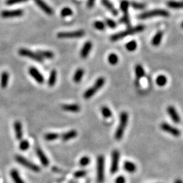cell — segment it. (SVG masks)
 <instances>
[{
    "mask_svg": "<svg viewBox=\"0 0 183 183\" xmlns=\"http://www.w3.org/2000/svg\"><path fill=\"white\" fill-rule=\"evenodd\" d=\"M163 38V32L162 31H158V32L155 34V36L153 37L151 41V43L154 46H158L162 42Z\"/></svg>",
    "mask_w": 183,
    "mask_h": 183,
    "instance_id": "cell-25",
    "label": "cell"
},
{
    "mask_svg": "<svg viewBox=\"0 0 183 183\" xmlns=\"http://www.w3.org/2000/svg\"><path fill=\"white\" fill-rule=\"evenodd\" d=\"M101 112L102 115L104 116V118H109L110 117L112 116V112L111 111V110H110L108 107H103L101 109Z\"/></svg>",
    "mask_w": 183,
    "mask_h": 183,
    "instance_id": "cell-36",
    "label": "cell"
},
{
    "mask_svg": "<svg viewBox=\"0 0 183 183\" xmlns=\"http://www.w3.org/2000/svg\"><path fill=\"white\" fill-rule=\"evenodd\" d=\"M175 183H183V182H182V180H180L179 179V180H176Z\"/></svg>",
    "mask_w": 183,
    "mask_h": 183,
    "instance_id": "cell-47",
    "label": "cell"
},
{
    "mask_svg": "<svg viewBox=\"0 0 183 183\" xmlns=\"http://www.w3.org/2000/svg\"><path fill=\"white\" fill-rule=\"evenodd\" d=\"M168 6L170 8L173 9H181L183 8V1H169L167 3Z\"/></svg>",
    "mask_w": 183,
    "mask_h": 183,
    "instance_id": "cell-28",
    "label": "cell"
},
{
    "mask_svg": "<svg viewBox=\"0 0 183 183\" xmlns=\"http://www.w3.org/2000/svg\"><path fill=\"white\" fill-rule=\"evenodd\" d=\"M36 153L39 159H40L41 164H42L43 166H48L49 165V160L45 155V153H43V151L41 150L40 148L37 147L36 148Z\"/></svg>",
    "mask_w": 183,
    "mask_h": 183,
    "instance_id": "cell-16",
    "label": "cell"
},
{
    "mask_svg": "<svg viewBox=\"0 0 183 183\" xmlns=\"http://www.w3.org/2000/svg\"><path fill=\"white\" fill-rule=\"evenodd\" d=\"M168 113L171 119H172V121L175 122V123H179L180 121V118L179 115L178 114V112L176 110L173 106H169L167 109Z\"/></svg>",
    "mask_w": 183,
    "mask_h": 183,
    "instance_id": "cell-15",
    "label": "cell"
},
{
    "mask_svg": "<svg viewBox=\"0 0 183 183\" xmlns=\"http://www.w3.org/2000/svg\"><path fill=\"white\" fill-rule=\"evenodd\" d=\"M29 73L37 82L39 83V84H42L44 82V78H43V75H41V73L35 67H31L29 68Z\"/></svg>",
    "mask_w": 183,
    "mask_h": 183,
    "instance_id": "cell-11",
    "label": "cell"
},
{
    "mask_svg": "<svg viewBox=\"0 0 183 183\" xmlns=\"http://www.w3.org/2000/svg\"><path fill=\"white\" fill-rule=\"evenodd\" d=\"M181 26H182V27L183 28V22H182V24H181Z\"/></svg>",
    "mask_w": 183,
    "mask_h": 183,
    "instance_id": "cell-48",
    "label": "cell"
},
{
    "mask_svg": "<svg viewBox=\"0 0 183 183\" xmlns=\"http://www.w3.org/2000/svg\"><path fill=\"white\" fill-rule=\"evenodd\" d=\"M85 35L84 31L79 30L71 32H60L57 34V37L60 39H74L81 38Z\"/></svg>",
    "mask_w": 183,
    "mask_h": 183,
    "instance_id": "cell-8",
    "label": "cell"
},
{
    "mask_svg": "<svg viewBox=\"0 0 183 183\" xmlns=\"http://www.w3.org/2000/svg\"><path fill=\"white\" fill-rule=\"evenodd\" d=\"M77 136V132L75 130H71L62 134L61 138L63 141H68L71 139L74 138Z\"/></svg>",
    "mask_w": 183,
    "mask_h": 183,
    "instance_id": "cell-20",
    "label": "cell"
},
{
    "mask_svg": "<svg viewBox=\"0 0 183 183\" xmlns=\"http://www.w3.org/2000/svg\"><path fill=\"white\" fill-rule=\"evenodd\" d=\"M37 54L43 58H46V59H52L54 57V54L52 52L49 50H38Z\"/></svg>",
    "mask_w": 183,
    "mask_h": 183,
    "instance_id": "cell-24",
    "label": "cell"
},
{
    "mask_svg": "<svg viewBox=\"0 0 183 183\" xmlns=\"http://www.w3.org/2000/svg\"><path fill=\"white\" fill-rule=\"evenodd\" d=\"M29 146H30V144H29V141L26 140H22L20 145H19V148L21 151H26L29 148Z\"/></svg>",
    "mask_w": 183,
    "mask_h": 183,
    "instance_id": "cell-37",
    "label": "cell"
},
{
    "mask_svg": "<svg viewBox=\"0 0 183 183\" xmlns=\"http://www.w3.org/2000/svg\"><path fill=\"white\" fill-rule=\"evenodd\" d=\"M105 82V79L103 77H99L98 78L96 82L94 83L93 86L90 87L89 89H87L86 91L84 92V98L85 99H89L90 98L92 97L96 94L97 91L100 90L101 87L103 86Z\"/></svg>",
    "mask_w": 183,
    "mask_h": 183,
    "instance_id": "cell-4",
    "label": "cell"
},
{
    "mask_svg": "<svg viewBox=\"0 0 183 183\" xmlns=\"http://www.w3.org/2000/svg\"><path fill=\"white\" fill-rule=\"evenodd\" d=\"M87 174V171L86 170H79L75 172L74 176L76 179H79V178H82L85 176Z\"/></svg>",
    "mask_w": 183,
    "mask_h": 183,
    "instance_id": "cell-41",
    "label": "cell"
},
{
    "mask_svg": "<svg viewBox=\"0 0 183 183\" xmlns=\"http://www.w3.org/2000/svg\"><path fill=\"white\" fill-rule=\"evenodd\" d=\"M161 128L162 129L163 131L172 134L174 136H179L180 135V132L178 130L177 128H174L168 123H162L161 124Z\"/></svg>",
    "mask_w": 183,
    "mask_h": 183,
    "instance_id": "cell-12",
    "label": "cell"
},
{
    "mask_svg": "<svg viewBox=\"0 0 183 183\" xmlns=\"http://www.w3.org/2000/svg\"><path fill=\"white\" fill-rule=\"evenodd\" d=\"M62 109L64 111L73 112V113H77L80 111V107L77 104H64L62 106Z\"/></svg>",
    "mask_w": 183,
    "mask_h": 183,
    "instance_id": "cell-18",
    "label": "cell"
},
{
    "mask_svg": "<svg viewBox=\"0 0 183 183\" xmlns=\"http://www.w3.org/2000/svg\"><path fill=\"white\" fill-rule=\"evenodd\" d=\"M128 121V115L126 112H122L120 115V120H119V124L118 127V129L115 134V138L116 140H120L121 138L123 137L124 131L126 128L127 123Z\"/></svg>",
    "mask_w": 183,
    "mask_h": 183,
    "instance_id": "cell-2",
    "label": "cell"
},
{
    "mask_svg": "<svg viewBox=\"0 0 183 183\" xmlns=\"http://www.w3.org/2000/svg\"><path fill=\"white\" fill-rule=\"evenodd\" d=\"M136 48H137V43H136V41L134 40L129 41L126 45V50L130 51V52H133V51L136 50Z\"/></svg>",
    "mask_w": 183,
    "mask_h": 183,
    "instance_id": "cell-34",
    "label": "cell"
},
{
    "mask_svg": "<svg viewBox=\"0 0 183 183\" xmlns=\"http://www.w3.org/2000/svg\"><path fill=\"white\" fill-rule=\"evenodd\" d=\"M104 158L102 155H100L97 159V179L99 183H102L104 181Z\"/></svg>",
    "mask_w": 183,
    "mask_h": 183,
    "instance_id": "cell-7",
    "label": "cell"
},
{
    "mask_svg": "<svg viewBox=\"0 0 183 183\" xmlns=\"http://www.w3.org/2000/svg\"><path fill=\"white\" fill-rule=\"evenodd\" d=\"M92 43L91 41H87L85 42L80 52V56L82 58H85L87 57V56L89 55L90 51L92 50Z\"/></svg>",
    "mask_w": 183,
    "mask_h": 183,
    "instance_id": "cell-14",
    "label": "cell"
},
{
    "mask_svg": "<svg viewBox=\"0 0 183 183\" xmlns=\"http://www.w3.org/2000/svg\"><path fill=\"white\" fill-rule=\"evenodd\" d=\"M121 21L122 23H123L124 24H126V25L130 26V18H129L128 14H124L123 16L122 17L121 19Z\"/></svg>",
    "mask_w": 183,
    "mask_h": 183,
    "instance_id": "cell-44",
    "label": "cell"
},
{
    "mask_svg": "<svg viewBox=\"0 0 183 183\" xmlns=\"http://www.w3.org/2000/svg\"><path fill=\"white\" fill-rule=\"evenodd\" d=\"M145 26L140 24V25H137L134 27L128 29L127 30H125L121 32H119L118 33H115L111 36V40L112 41H116L118 40H120L121 39L125 38L126 37L131 35H134V34H136L138 33H141L145 30Z\"/></svg>",
    "mask_w": 183,
    "mask_h": 183,
    "instance_id": "cell-1",
    "label": "cell"
},
{
    "mask_svg": "<svg viewBox=\"0 0 183 183\" xmlns=\"http://www.w3.org/2000/svg\"><path fill=\"white\" fill-rule=\"evenodd\" d=\"M102 4L107 9H108L109 12H111V14L113 16H117L118 14V11L115 8L114 6L110 2L109 0H102Z\"/></svg>",
    "mask_w": 183,
    "mask_h": 183,
    "instance_id": "cell-19",
    "label": "cell"
},
{
    "mask_svg": "<svg viewBox=\"0 0 183 183\" xmlns=\"http://www.w3.org/2000/svg\"><path fill=\"white\" fill-rule=\"evenodd\" d=\"M84 70L82 69V68H79V69H77L76 71H75L74 76L73 77V82L75 83H79L81 82V80L82 79L83 76H84Z\"/></svg>",
    "mask_w": 183,
    "mask_h": 183,
    "instance_id": "cell-26",
    "label": "cell"
},
{
    "mask_svg": "<svg viewBox=\"0 0 183 183\" xmlns=\"http://www.w3.org/2000/svg\"><path fill=\"white\" fill-rule=\"evenodd\" d=\"M33 1L35 2V4L37 5L39 8H41V10L44 12L46 14H47L50 16L54 14L53 10L44 1H43V0H33Z\"/></svg>",
    "mask_w": 183,
    "mask_h": 183,
    "instance_id": "cell-13",
    "label": "cell"
},
{
    "mask_svg": "<svg viewBox=\"0 0 183 183\" xmlns=\"http://www.w3.org/2000/svg\"><path fill=\"white\" fill-rule=\"evenodd\" d=\"M59 134L57 133H47L45 134L44 138L47 141H53L59 138Z\"/></svg>",
    "mask_w": 183,
    "mask_h": 183,
    "instance_id": "cell-33",
    "label": "cell"
},
{
    "mask_svg": "<svg viewBox=\"0 0 183 183\" xmlns=\"http://www.w3.org/2000/svg\"><path fill=\"white\" fill-rule=\"evenodd\" d=\"M14 128L15 131L16 138L18 140H21L23 138V128H22V124L21 121H16L14 123Z\"/></svg>",
    "mask_w": 183,
    "mask_h": 183,
    "instance_id": "cell-17",
    "label": "cell"
},
{
    "mask_svg": "<svg viewBox=\"0 0 183 183\" xmlns=\"http://www.w3.org/2000/svg\"><path fill=\"white\" fill-rule=\"evenodd\" d=\"M24 11L22 9H16L13 10H3L1 12L0 15L4 18H16L21 17L23 15Z\"/></svg>",
    "mask_w": 183,
    "mask_h": 183,
    "instance_id": "cell-9",
    "label": "cell"
},
{
    "mask_svg": "<svg viewBox=\"0 0 183 183\" xmlns=\"http://www.w3.org/2000/svg\"><path fill=\"white\" fill-rule=\"evenodd\" d=\"M124 168H125L126 171H128V172L130 173H133L135 172L136 170V165L134 164V163L128 162V161H127V162L124 163Z\"/></svg>",
    "mask_w": 183,
    "mask_h": 183,
    "instance_id": "cell-29",
    "label": "cell"
},
{
    "mask_svg": "<svg viewBox=\"0 0 183 183\" xmlns=\"http://www.w3.org/2000/svg\"><path fill=\"white\" fill-rule=\"evenodd\" d=\"M93 25L95 29H98V30H100V31L104 30V28H105V24H104V23H102V21L94 22Z\"/></svg>",
    "mask_w": 183,
    "mask_h": 183,
    "instance_id": "cell-38",
    "label": "cell"
},
{
    "mask_svg": "<svg viewBox=\"0 0 183 183\" xmlns=\"http://www.w3.org/2000/svg\"><path fill=\"white\" fill-rule=\"evenodd\" d=\"M10 176L14 183H25L24 180L21 179L18 170L16 169H12L10 171Z\"/></svg>",
    "mask_w": 183,
    "mask_h": 183,
    "instance_id": "cell-22",
    "label": "cell"
},
{
    "mask_svg": "<svg viewBox=\"0 0 183 183\" xmlns=\"http://www.w3.org/2000/svg\"><path fill=\"white\" fill-rule=\"evenodd\" d=\"M95 1H96V0H87V8H92V7L94 6Z\"/></svg>",
    "mask_w": 183,
    "mask_h": 183,
    "instance_id": "cell-46",
    "label": "cell"
},
{
    "mask_svg": "<svg viewBox=\"0 0 183 183\" xmlns=\"http://www.w3.org/2000/svg\"><path fill=\"white\" fill-rule=\"evenodd\" d=\"M15 160L18 163H20L21 165H23V166L25 167L26 168H28V169L33 171V172H40L41 170L40 168L37 165H36L35 164V163L31 162L30 161L26 159V158L23 157V156H21V155H16Z\"/></svg>",
    "mask_w": 183,
    "mask_h": 183,
    "instance_id": "cell-5",
    "label": "cell"
},
{
    "mask_svg": "<svg viewBox=\"0 0 183 183\" xmlns=\"http://www.w3.org/2000/svg\"><path fill=\"white\" fill-rule=\"evenodd\" d=\"M112 159H111V174H115L118 170L119 166V153L118 151L115 150L112 153Z\"/></svg>",
    "mask_w": 183,
    "mask_h": 183,
    "instance_id": "cell-10",
    "label": "cell"
},
{
    "mask_svg": "<svg viewBox=\"0 0 183 183\" xmlns=\"http://www.w3.org/2000/svg\"><path fill=\"white\" fill-rule=\"evenodd\" d=\"M135 74L137 79H140V78L145 76V70H144L143 67L140 65H137L135 67Z\"/></svg>",
    "mask_w": 183,
    "mask_h": 183,
    "instance_id": "cell-27",
    "label": "cell"
},
{
    "mask_svg": "<svg viewBox=\"0 0 183 183\" xmlns=\"http://www.w3.org/2000/svg\"><path fill=\"white\" fill-rule=\"evenodd\" d=\"M90 162V159L88 157H83L79 161V164L82 166H86L87 165H88Z\"/></svg>",
    "mask_w": 183,
    "mask_h": 183,
    "instance_id": "cell-40",
    "label": "cell"
},
{
    "mask_svg": "<svg viewBox=\"0 0 183 183\" xmlns=\"http://www.w3.org/2000/svg\"><path fill=\"white\" fill-rule=\"evenodd\" d=\"M126 180L123 176H119L115 180V183H125Z\"/></svg>",
    "mask_w": 183,
    "mask_h": 183,
    "instance_id": "cell-45",
    "label": "cell"
},
{
    "mask_svg": "<svg viewBox=\"0 0 183 183\" xmlns=\"http://www.w3.org/2000/svg\"><path fill=\"white\" fill-rule=\"evenodd\" d=\"M156 84H157L159 86L163 87L167 84V77L164 76V75H159L156 79Z\"/></svg>",
    "mask_w": 183,
    "mask_h": 183,
    "instance_id": "cell-31",
    "label": "cell"
},
{
    "mask_svg": "<svg viewBox=\"0 0 183 183\" xmlns=\"http://www.w3.org/2000/svg\"><path fill=\"white\" fill-rule=\"evenodd\" d=\"M18 54L19 55L22 56V57L29 58H31V59L37 61V62H42L43 60V58L37 54V53L34 52L33 51L28 50V49H25V48L19 49Z\"/></svg>",
    "mask_w": 183,
    "mask_h": 183,
    "instance_id": "cell-6",
    "label": "cell"
},
{
    "mask_svg": "<svg viewBox=\"0 0 183 183\" xmlns=\"http://www.w3.org/2000/svg\"><path fill=\"white\" fill-rule=\"evenodd\" d=\"M106 23H107V25L109 26V28H111V29H115L117 26V24H116V23L114 21L112 20V19H107L106 21Z\"/></svg>",
    "mask_w": 183,
    "mask_h": 183,
    "instance_id": "cell-43",
    "label": "cell"
},
{
    "mask_svg": "<svg viewBox=\"0 0 183 183\" xmlns=\"http://www.w3.org/2000/svg\"><path fill=\"white\" fill-rule=\"evenodd\" d=\"M57 72L55 69H53L50 71V76L48 78V84L50 87H53L57 82Z\"/></svg>",
    "mask_w": 183,
    "mask_h": 183,
    "instance_id": "cell-23",
    "label": "cell"
},
{
    "mask_svg": "<svg viewBox=\"0 0 183 183\" xmlns=\"http://www.w3.org/2000/svg\"><path fill=\"white\" fill-rule=\"evenodd\" d=\"M130 6V3L127 0H123L121 1L120 9L123 12L124 14H128V8Z\"/></svg>",
    "mask_w": 183,
    "mask_h": 183,
    "instance_id": "cell-30",
    "label": "cell"
},
{
    "mask_svg": "<svg viewBox=\"0 0 183 183\" xmlns=\"http://www.w3.org/2000/svg\"><path fill=\"white\" fill-rule=\"evenodd\" d=\"M9 82V73L7 71H3L1 73L0 78V85L1 88H6Z\"/></svg>",
    "mask_w": 183,
    "mask_h": 183,
    "instance_id": "cell-21",
    "label": "cell"
},
{
    "mask_svg": "<svg viewBox=\"0 0 183 183\" xmlns=\"http://www.w3.org/2000/svg\"><path fill=\"white\" fill-rule=\"evenodd\" d=\"M72 10L68 7H65V8H62L60 11V15L62 17H67L69 16H71L73 14Z\"/></svg>",
    "mask_w": 183,
    "mask_h": 183,
    "instance_id": "cell-35",
    "label": "cell"
},
{
    "mask_svg": "<svg viewBox=\"0 0 183 183\" xmlns=\"http://www.w3.org/2000/svg\"><path fill=\"white\" fill-rule=\"evenodd\" d=\"M169 16L170 13L165 10L156 9L143 12V13L139 14L138 18L139 19H146L153 18V17H168Z\"/></svg>",
    "mask_w": 183,
    "mask_h": 183,
    "instance_id": "cell-3",
    "label": "cell"
},
{
    "mask_svg": "<svg viewBox=\"0 0 183 183\" xmlns=\"http://www.w3.org/2000/svg\"><path fill=\"white\" fill-rule=\"evenodd\" d=\"M108 61L110 64L112 65H117L119 61L118 56L114 53L111 54H109V56L108 57Z\"/></svg>",
    "mask_w": 183,
    "mask_h": 183,
    "instance_id": "cell-32",
    "label": "cell"
},
{
    "mask_svg": "<svg viewBox=\"0 0 183 183\" xmlns=\"http://www.w3.org/2000/svg\"><path fill=\"white\" fill-rule=\"evenodd\" d=\"M27 1H29V0H6V5H8V6H12V5L22 3V2H25Z\"/></svg>",
    "mask_w": 183,
    "mask_h": 183,
    "instance_id": "cell-42",
    "label": "cell"
},
{
    "mask_svg": "<svg viewBox=\"0 0 183 183\" xmlns=\"http://www.w3.org/2000/svg\"><path fill=\"white\" fill-rule=\"evenodd\" d=\"M131 6L133 7L134 9L136 10H143L144 8H145V4H142V3H138V2H132L131 4Z\"/></svg>",
    "mask_w": 183,
    "mask_h": 183,
    "instance_id": "cell-39",
    "label": "cell"
}]
</instances>
